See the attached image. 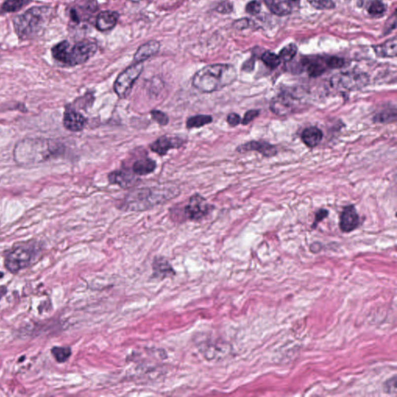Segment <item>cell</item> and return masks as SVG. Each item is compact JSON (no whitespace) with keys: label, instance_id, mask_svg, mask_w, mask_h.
Returning <instances> with one entry per match:
<instances>
[{"label":"cell","instance_id":"obj_1","mask_svg":"<svg viewBox=\"0 0 397 397\" xmlns=\"http://www.w3.org/2000/svg\"><path fill=\"white\" fill-rule=\"evenodd\" d=\"M237 72L230 65L214 64L200 69L192 78V85L202 93H211L231 85Z\"/></svg>","mask_w":397,"mask_h":397},{"label":"cell","instance_id":"obj_2","mask_svg":"<svg viewBox=\"0 0 397 397\" xmlns=\"http://www.w3.org/2000/svg\"><path fill=\"white\" fill-rule=\"evenodd\" d=\"M53 8L48 6H34L13 19L15 33L22 40H31L42 35L51 19Z\"/></svg>","mask_w":397,"mask_h":397},{"label":"cell","instance_id":"obj_3","mask_svg":"<svg viewBox=\"0 0 397 397\" xmlns=\"http://www.w3.org/2000/svg\"><path fill=\"white\" fill-rule=\"evenodd\" d=\"M178 190L165 185L137 189L127 195L122 209L127 211H145L172 200L177 196Z\"/></svg>","mask_w":397,"mask_h":397},{"label":"cell","instance_id":"obj_4","mask_svg":"<svg viewBox=\"0 0 397 397\" xmlns=\"http://www.w3.org/2000/svg\"><path fill=\"white\" fill-rule=\"evenodd\" d=\"M97 51V44L93 40H83L74 45L63 40L54 46L51 55L57 62L68 66H76L87 62Z\"/></svg>","mask_w":397,"mask_h":397},{"label":"cell","instance_id":"obj_5","mask_svg":"<svg viewBox=\"0 0 397 397\" xmlns=\"http://www.w3.org/2000/svg\"><path fill=\"white\" fill-rule=\"evenodd\" d=\"M369 77L365 73L360 72H345L332 77L330 79L333 88L341 92H352L360 90L368 85Z\"/></svg>","mask_w":397,"mask_h":397},{"label":"cell","instance_id":"obj_6","mask_svg":"<svg viewBox=\"0 0 397 397\" xmlns=\"http://www.w3.org/2000/svg\"><path fill=\"white\" fill-rule=\"evenodd\" d=\"M143 68V64L136 62L132 66H129L118 75L113 85V89L120 98H126L130 94L135 82L142 74Z\"/></svg>","mask_w":397,"mask_h":397},{"label":"cell","instance_id":"obj_7","mask_svg":"<svg viewBox=\"0 0 397 397\" xmlns=\"http://www.w3.org/2000/svg\"><path fill=\"white\" fill-rule=\"evenodd\" d=\"M36 253L31 248L19 246L8 252L5 258V266L9 272L16 273L31 265Z\"/></svg>","mask_w":397,"mask_h":397},{"label":"cell","instance_id":"obj_8","mask_svg":"<svg viewBox=\"0 0 397 397\" xmlns=\"http://www.w3.org/2000/svg\"><path fill=\"white\" fill-rule=\"evenodd\" d=\"M300 100L289 91H283L270 102V109L278 116H287L297 110Z\"/></svg>","mask_w":397,"mask_h":397},{"label":"cell","instance_id":"obj_9","mask_svg":"<svg viewBox=\"0 0 397 397\" xmlns=\"http://www.w3.org/2000/svg\"><path fill=\"white\" fill-rule=\"evenodd\" d=\"M214 210V207L200 194L191 196L189 203L185 207V217L190 220H201Z\"/></svg>","mask_w":397,"mask_h":397},{"label":"cell","instance_id":"obj_10","mask_svg":"<svg viewBox=\"0 0 397 397\" xmlns=\"http://www.w3.org/2000/svg\"><path fill=\"white\" fill-rule=\"evenodd\" d=\"M236 151L239 153L257 151L266 158H272L278 154L277 147L265 141H251L238 146Z\"/></svg>","mask_w":397,"mask_h":397},{"label":"cell","instance_id":"obj_11","mask_svg":"<svg viewBox=\"0 0 397 397\" xmlns=\"http://www.w3.org/2000/svg\"><path fill=\"white\" fill-rule=\"evenodd\" d=\"M183 144L184 141L181 138L164 135L151 144L149 147L153 152L156 153L160 156H163L172 149L181 147Z\"/></svg>","mask_w":397,"mask_h":397},{"label":"cell","instance_id":"obj_12","mask_svg":"<svg viewBox=\"0 0 397 397\" xmlns=\"http://www.w3.org/2000/svg\"><path fill=\"white\" fill-rule=\"evenodd\" d=\"M360 219L354 205L347 206L340 216L339 226L343 232L349 233L359 227Z\"/></svg>","mask_w":397,"mask_h":397},{"label":"cell","instance_id":"obj_13","mask_svg":"<svg viewBox=\"0 0 397 397\" xmlns=\"http://www.w3.org/2000/svg\"><path fill=\"white\" fill-rule=\"evenodd\" d=\"M64 126L69 131L78 132L83 130L87 123L86 118L74 109L68 108L63 119Z\"/></svg>","mask_w":397,"mask_h":397},{"label":"cell","instance_id":"obj_14","mask_svg":"<svg viewBox=\"0 0 397 397\" xmlns=\"http://www.w3.org/2000/svg\"><path fill=\"white\" fill-rule=\"evenodd\" d=\"M108 180L111 184L118 185L123 189H128L138 181L136 175L132 171L116 170L108 175Z\"/></svg>","mask_w":397,"mask_h":397},{"label":"cell","instance_id":"obj_15","mask_svg":"<svg viewBox=\"0 0 397 397\" xmlns=\"http://www.w3.org/2000/svg\"><path fill=\"white\" fill-rule=\"evenodd\" d=\"M160 49L159 42L156 40H150L139 47L135 55V62L142 63L148 58L156 55Z\"/></svg>","mask_w":397,"mask_h":397},{"label":"cell","instance_id":"obj_16","mask_svg":"<svg viewBox=\"0 0 397 397\" xmlns=\"http://www.w3.org/2000/svg\"><path fill=\"white\" fill-rule=\"evenodd\" d=\"M118 19L119 14L116 12H101L96 19V28L100 31H110L116 26Z\"/></svg>","mask_w":397,"mask_h":397},{"label":"cell","instance_id":"obj_17","mask_svg":"<svg viewBox=\"0 0 397 397\" xmlns=\"http://www.w3.org/2000/svg\"><path fill=\"white\" fill-rule=\"evenodd\" d=\"M301 139L307 147L314 148L319 145L323 139V132L317 127H307L302 133Z\"/></svg>","mask_w":397,"mask_h":397},{"label":"cell","instance_id":"obj_18","mask_svg":"<svg viewBox=\"0 0 397 397\" xmlns=\"http://www.w3.org/2000/svg\"><path fill=\"white\" fill-rule=\"evenodd\" d=\"M374 51L380 58H395L397 53V38L394 36L380 45L374 46Z\"/></svg>","mask_w":397,"mask_h":397},{"label":"cell","instance_id":"obj_19","mask_svg":"<svg viewBox=\"0 0 397 397\" xmlns=\"http://www.w3.org/2000/svg\"><path fill=\"white\" fill-rule=\"evenodd\" d=\"M156 162L151 158H146L138 160L133 164L132 172L137 176H147L156 169Z\"/></svg>","mask_w":397,"mask_h":397},{"label":"cell","instance_id":"obj_20","mask_svg":"<svg viewBox=\"0 0 397 397\" xmlns=\"http://www.w3.org/2000/svg\"><path fill=\"white\" fill-rule=\"evenodd\" d=\"M31 2L32 0H6L0 5V15L19 12Z\"/></svg>","mask_w":397,"mask_h":397},{"label":"cell","instance_id":"obj_21","mask_svg":"<svg viewBox=\"0 0 397 397\" xmlns=\"http://www.w3.org/2000/svg\"><path fill=\"white\" fill-rule=\"evenodd\" d=\"M153 269L154 275L158 277L165 278L175 275L174 270L169 261L162 258L154 260L153 263Z\"/></svg>","mask_w":397,"mask_h":397},{"label":"cell","instance_id":"obj_22","mask_svg":"<svg viewBox=\"0 0 397 397\" xmlns=\"http://www.w3.org/2000/svg\"><path fill=\"white\" fill-rule=\"evenodd\" d=\"M304 62V67L306 68L307 72L312 78L321 76L326 71V66L323 62L317 59H310L306 60Z\"/></svg>","mask_w":397,"mask_h":397},{"label":"cell","instance_id":"obj_23","mask_svg":"<svg viewBox=\"0 0 397 397\" xmlns=\"http://www.w3.org/2000/svg\"><path fill=\"white\" fill-rule=\"evenodd\" d=\"M213 117L210 115H196L188 118L186 127L188 129L200 128L212 123Z\"/></svg>","mask_w":397,"mask_h":397},{"label":"cell","instance_id":"obj_24","mask_svg":"<svg viewBox=\"0 0 397 397\" xmlns=\"http://www.w3.org/2000/svg\"><path fill=\"white\" fill-rule=\"evenodd\" d=\"M269 9L272 13L280 17L289 14L292 11V6H291L290 3L287 1L274 2L269 6Z\"/></svg>","mask_w":397,"mask_h":397},{"label":"cell","instance_id":"obj_25","mask_svg":"<svg viewBox=\"0 0 397 397\" xmlns=\"http://www.w3.org/2000/svg\"><path fill=\"white\" fill-rule=\"evenodd\" d=\"M51 353L57 361L62 363L67 361L72 355L71 348L68 347H54L51 349Z\"/></svg>","mask_w":397,"mask_h":397},{"label":"cell","instance_id":"obj_26","mask_svg":"<svg viewBox=\"0 0 397 397\" xmlns=\"http://www.w3.org/2000/svg\"><path fill=\"white\" fill-rule=\"evenodd\" d=\"M397 120V112L396 109H389L379 112L374 118V120L378 123H386L395 122Z\"/></svg>","mask_w":397,"mask_h":397},{"label":"cell","instance_id":"obj_27","mask_svg":"<svg viewBox=\"0 0 397 397\" xmlns=\"http://www.w3.org/2000/svg\"><path fill=\"white\" fill-rule=\"evenodd\" d=\"M261 60L267 67L272 69H276L278 66H280V62H281L280 57L271 51H266L261 56Z\"/></svg>","mask_w":397,"mask_h":397},{"label":"cell","instance_id":"obj_28","mask_svg":"<svg viewBox=\"0 0 397 397\" xmlns=\"http://www.w3.org/2000/svg\"><path fill=\"white\" fill-rule=\"evenodd\" d=\"M296 53H297V47L294 44H289L285 47H283L280 52L279 57H280V60L289 62L296 56Z\"/></svg>","mask_w":397,"mask_h":397},{"label":"cell","instance_id":"obj_29","mask_svg":"<svg viewBox=\"0 0 397 397\" xmlns=\"http://www.w3.org/2000/svg\"><path fill=\"white\" fill-rule=\"evenodd\" d=\"M386 10V6L383 2L379 0H374L371 2L368 8V12L372 16H380Z\"/></svg>","mask_w":397,"mask_h":397},{"label":"cell","instance_id":"obj_30","mask_svg":"<svg viewBox=\"0 0 397 397\" xmlns=\"http://www.w3.org/2000/svg\"><path fill=\"white\" fill-rule=\"evenodd\" d=\"M313 7L317 9H332L335 8V4L331 0H307Z\"/></svg>","mask_w":397,"mask_h":397},{"label":"cell","instance_id":"obj_31","mask_svg":"<svg viewBox=\"0 0 397 397\" xmlns=\"http://www.w3.org/2000/svg\"><path fill=\"white\" fill-rule=\"evenodd\" d=\"M151 116L153 120L161 126H166L169 122V117L165 112L158 109L151 111Z\"/></svg>","mask_w":397,"mask_h":397},{"label":"cell","instance_id":"obj_32","mask_svg":"<svg viewBox=\"0 0 397 397\" xmlns=\"http://www.w3.org/2000/svg\"><path fill=\"white\" fill-rule=\"evenodd\" d=\"M325 64L330 69H341L345 66V61L344 58H339V57H330L326 59Z\"/></svg>","mask_w":397,"mask_h":397},{"label":"cell","instance_id":"obj_33","mask_svg":"<svg viewBox=\"0 0 397 397\" xmlns=\"http://www.w3.org/2000/svg\"><path fill=\"white\" fill-rule=\"evenodd\" d=\"M254 25V22H253L252 20L247 18L237 20V21H235L234 24H233L234 28H236L237 30H240V31H241V30L248 29V28H253Z\"/></svg>","mask_w":397,"mask_h":397},{"label":"cell","instance_id":"obj_34","mask_svg":"<svg viewBox=\"0 0 397 397\" xmlns=\"http://www.w3.org/2000/svg\"><path fill=\"white\" fill-rule=\"evenodd\" d=\"M261 2L257 0H253L252 2H249L247 4L246 12L251 15H256L259 13L261 11Z\"/></svg>","mask_w":397,"mask_h":397},{"label":"cell","instance_id":"obj_35","mask_svg":"<svg viewBox=\"0 0 397 397\" xmlns=\"http://www.w3.org/2000/svg\"><path fill=\"white\" fill-rule=\"evenodd\" d=\"M259 109H250V110L247 111L245 112V116H244L243 120H241V123L243 125H248L251 122L253 121L256 117L259 116Z\"/></svg>","mask_w":397,"mask_h":397},{"label":"cell","instance_id":"obj_36","mask_svg":"<svg viewBox=\"0 0 397 397\" xmlns=\"http://www.w3.org/2000/svg\"><path fill=\"white\" fill-rule=\"evenodd\" d=\"M217 11L222 14H228L233 11L232 3L229 1H223L218 5Z\"/></svg>","mask_w":397,"mask_h":397},{"label":"cell","instance_id":"obj_37","mask_svg":"<svg viewBox=\"0 0 397 397\" xmlns=\"http://www.w3.org/2000/svg\"><path fill=\"white\" fill-rule=\"evenodd\" d=\"M227 121L230 127H236V126L239 125L240 123H241V116L238 113L231 112L227 116Z\"/></svg>","mask_w":397,"mask_h":397},{"label":"cell","instance_id":"obj_38","mask_svg":"<svg viewBox=\"0 0 397 397\" xmlns=\"http://www.w3.org/2000/svg\"><path fill=\"white\" fill-rule=\"evenodd\" d=\"M328 214V211H326V210H325V209H321V210H320V211L316 213L315 219H314L313 227H316V226H317L320 222L322 221L324 219L327 217Z\"/></svg>","mask_w":397,"mask_h":397},{"label":"cell","instance_id":"obj_39","mask_svg":"<svg viewBox=\"0 0 397 397\" xmlns=\"http://www.w3.org/2000/svg\"><path fill=\"white\" fill-rule=\"evenodd\" d=\"M253 68H254V62L249 60L245 62L243 66V70L246 72H251L253 69Z\"/></svg>","mask_w":397,"mask_h":397},{"label":"cell","instance_id":"obj_40","mask_svg":"<svg viewBox=\"0 0 397 397\" xmlns=\"http://www.w3.org/2000/svg\"><path fill=\"white\" fill-rule=\"evenodd\" d=\"M7 292V289L6 287H0V299H2V296L6 295Z\"/></svg>","mask_w":397,"mask_h":397},{"label":"cell","instance_id":"obj_41","mask_svg":"<svg viewBox=\"0 0 397 397\" xmlns=\"http://www.w3.org/2000/svg\"><path fill=\"white\" fill-rule=\"evenodd\" d=\"M3 276H4L3 272H0V279H1V278L3 277Z\"/></svg>","mask_w":397,"mask_h":397},{"label":"cell","instance_id":"obj_42","mask_svg":"<svg viewBox=\"0 0 397 397\" xmlns=\"http://www.w3.org/2000/svg\"><path fill=\"white\" fill-rule=\"evenodd\" d=\"M131 1H132V2H140L142 0H131Z\"/></svg>","mask_w":397,"mask_h":397},{"label":"cell","instance_id":"obj_43","mask_svg":"<svg viewBox=\"0 0 397 397\" xmlns=\"http://www.w3.org/2000/svg\"><path fill=\"white\" fill-rule=\"evenodd\" d=\"M292 1H298V0H292Z\"/></svg>","mask_w":397,"mask_h":397}]
</instances>
